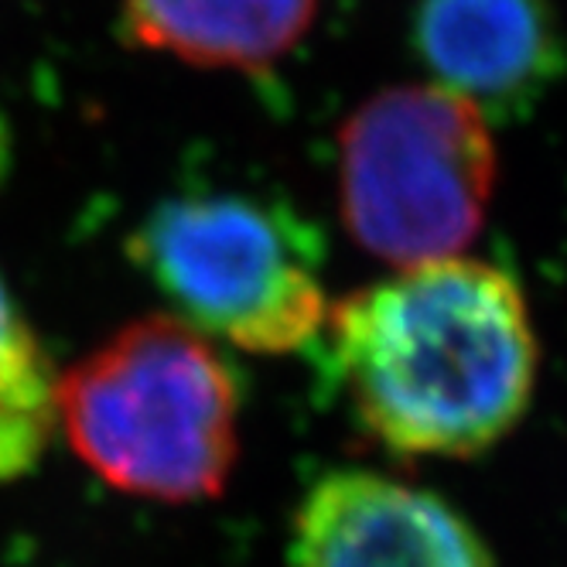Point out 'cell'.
Returning <instances> with one entry per match:
<instances>
[{
    "instance_id": "6da1fadb",
    "label": "cell",
    "mask_w": 567,
    "mask_h": 567,
    "mask_svg": "<svg viewBox=\"0 0 567 567\" xmlns=\"http://www.w3.org/2000/svg\"><path fill=\"white\" fill-rule=\"evenodd\" d=\"M329 355L355 417L390 452L472 458L537 390V332L519 284L482 260L408 267L342 298Z\"/></svg>"
},
{
    "instance_id": "5b68a950",
    "label": "cell",
    "mask_w": 567,
    "mask_h": 567,
    "mask_svg": "<svg viewBox=\"0 0 567 567\" xmlns=\"http://www.w3.org/2000/svg\"><path fill=\"white\" fill-rule=\"evenodd\" d=\"M291 567H496V557L441 496L377 472H332L295 516Z\"/></svg>"
},
{
    "instance_id": "277c9868",
    "label": "cell",
    "mask_w": 567,
    "mask_h": 567,
    "mask_svg": "<svg viewBox=\"0 0 567 567\" xmlns=\"http://www.w3.org/2000/svg\"><path fill=\"white\" fill-rule=\"evenodd\" d=\"M493 185L489 120L441 86L383 90L339 134L342 219L362 250L403 270L465 250Z\"/></svg>"
},
{
    "instance_id": "9c48e42d",
    "label": "cell",
    "mask_w": 567,
    "mask_h": 567,
    "mask_svg": "<svg viewBox=\"0 0 567 567\" xmlns=\"http://www.w3.org/2000/svg\"><path fill=\"white\" fill-rule=\"evenodd\" d=\"M59 380L28 321L18 315L8 284L0 280V400L52 390Z\"/></svg>"
},
{
    "instance_id": "ba28073f",
    "label": "cell",
    "mask_w": 567,
    "mask_h": 567,
    "mask_svg": "<svg viewBox=\"0 0 567 567\" xmlns=\"http://www.w3.org/2000/svg\"><path fill=\"white\" fill-rule=\"evenodd\" d=\"M55 386L0 400V482H14L42 462L59 421Z\"/></svg>"
},
{
    "instance_id": "7a4b0ae2",
    "label": "cell",
    "mask_w": 567,
    "mask_h": 567,
    "mask_svg": "<svg viewBox=\"0 0 567 567\" xmlns=\"http://www.w3.org/2000/svg\"><path fill=\"white\" fill-rule=\"evenodd\" d=\"M72 452L113 489L154 503L216 499L239 455V386L209 339L172 315L141 318L59 386Z\"/></svg>"
},
{
    "instance_id": "8992f818",
    "label": "cell",
    "mask_w": 567,
    "mask_h": 567,
    "mask_svg": "<svg viewBox=\"0 0 567 567\" xmlns=\"http://www.w3.org/2000/svg\"><path fill=\"white\" fill-rule=\"evenodd\" d=\"M414 49L449 90L482 116H519L567 69L550 0H421Z\"/></svg>"
},
{
    "instance_id": "52a82bcc",
    "label": "cell",
    "mask_w": 567,
    "mask_h": 567,
    "mask_svg": "<svg viewBox=\"0 0 567 567\" xmlns=\"http://www.w3.org/2000/svg\"><path fill=\"white\" fill-rule=\"evenodd\" d=\"M318 0H124L131 42L206 69H270L308 34Z\"/></svg>"
},
{
    "instance_id": "30bf717a",
    "label": "cell",
    "mask_w": 567,
    "mask_h": 567,
    "mask_svg": "<svg viewBox=\"0 0 567 567\" xmlns=\"http://www.w3.org/2000/svg\"><path fill=\"white\" fill-rule=\"evenodd\" d=\"M11 161H14V137H11V124L4 110H0V185H4L8 172H11Z\"/></svg>"
},
{
    "instance_id": "3957f363",
    "label": "cell",
    "mask_w": 567,
    "mask_h": 567,
    "mask_svg": "<svg viewBox=\"0 0 567 567\" xmlns=\"http://www.w3.org/2000/svg\"><path fill=\"white\" fill-rule=\"evenodd\" d=\"M131 257L195 332L280 355L329 318L318 229L260 195L168 198L137 226Z\"/></svg>"
}]
</instances>
